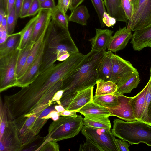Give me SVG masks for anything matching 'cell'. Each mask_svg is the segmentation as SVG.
I'll return each mask as SVG.
<instances>
[{"instance_id": "obj_1", "label": "cell", "mask_w": 151, "mask_h": 151, "mask_svg": "<svg viewBox=\"0 0 151 151\" xmlns=\"http://www.w3.org/2000/svg\"><path fill=\"white\" fill-rule=\"evenodd\" d=\"M44 42L40 73L53 65L56 61H63L71 55L79 52L68 29L62 27L52 19L46 31Z\"/></svg>"}, {"instance_id": "obj_2", "label": "cell", "mask_w": 151, "mask_h": 151, "mask_svg": "<svg viewBox=\"0 0 151 151\" xmlns=\"http://www.w3.org/2000/svg\"><path fill=\"white\" fill-rule=\"evenodd\" d=\"M105 52L91 50L84 55L76 68L63 80L62 96L74 94L96 84L99 67Z\"/></svg>"}, {"instance_id": "obj_3", "label": "cell", "mask_w": 151, "mask_h": 151, "mask_svg": "<svg viewBox=\"0 0 151 151\" xmlns=\"http://www.w3.org/2000/svg\"><path fill=\"white\" fill-rule=\"evenodd\" d=\"M111 132L114 136L131 144L142 142L151 146V126L140 120L127 122L114 119Z\"/></svg>"}, {"instance_id": "obj_4", "label": "cell", "mask_w": 151, "mask_h": 151, "mask_svg": "<svg viewBox=\"0 0 151 151\" xmlns=\"http://www.w3.org/2000/svg\"><path fill=\"white\" fill-rule=\"evenodd\" d=\"M51 111V109L48 107L39 113L19 117L13 120L19 139L24 147L38 138L39 133L48 119L44 117Z\"/></svg>"}, {"instance_id": "obj_5", "label": "cell", "mask_w": 151, "mask_h": 151, "mask_svg": "<svg viewBox=\"0 0 151 151\" xmlns=\"http://www.w3.org/2000/svg\"><path fill=\"white\" fill-rule=\"evenodd\" d=\"M83 118L80 115L76 117L62 116L50 124L48 134L44 138L41 148L50 141L57 142L73 137L78 134L83 126Z\"/></svg>"}, {"instance_id": "obj_6", "label": "cell", "mask_w": 151, "mask_h": 151, "mask_svg": "<svg viewBox=\"0 0 151 151\" xmlns=\"http://www.w3.org/2000/svg\"><path fill=\"white\" fill-rule=\"evenodd\" d=\"M20 50L18 48L0 57V92L16 87V67Z\"/></svg>"}, {"instance_id": "obj_7", "label": "cell", "mask_w": 151, "mask_h": 151, "mask_svg": "<svg viewBox=\"0 0 151 151\" xmlns=\"http://www.w3.org/2000/svg\"><path fill=\"white\" fill-rule=\"evenodd\" d=\"M81 132L86 138L91 140L101 151H118L114 141V136L110 129L83 126Z\"/></svg>"}, {"instance_id": "obj_8", "label": "cell", "mask_w": 151, "mask_h": 151, "mask_svg": "<svg viewBox=\"0 0 151 151\" xmlns=\"http://www.w3.org/2000/svg\"><path fill=\"white\" fill-rule=\"evenodd\" d=\"M151 24V0H138L137 6L129 20L127 28L135 31Z\"/></svg>"}, {"instance_id": "obj_9", "label": "cell", "mask_w": 151, "mask_h": 151, "mask_svg": "<svg viewBox=\"0 0 151 151\" xmlns=\"http://www.w3.org/2000/svg\"><path fill=\"white\" fill-rule=\"evenodd\" d=\"M18 137L14 120L9 119L0 136V151H20L24 148Z\"/></svg>"}, {"instance_id": "obj_10", "label": "cell", "mask_w": 151, "mask_h": 151, "mask_svg": "<svg viewBox=\"0 0 151 151\" xmlns=\"http://www.w3.org/2000/svg\"><path fill=\"white\" fill-rule=\"evenodd\" d=\"M112 71L110 79L116 84L121 82L130 74L138 72L130 62L117 55H112Z\"/></svg>"}, {"instance_id": "obj_11", "label": "cell", "mask_w": 151, "mask_h": 151, "mask_svg": "<svg viewBox=\"0 0 151 151\" xmlns=\"http://www.w3.org/2000/svg\"><path fill=\"white\" fill-rule=\"evenodd\" d=\"M93 86L78 91L73 97L60 101V104L67 110L78 112L82 107L93 101Z\"/></svg>"}, {"instance_id": "obj_12", "label": "cell", "mask_w": 151, "mask_h": 151, "mask_svg": "<svg viewBox=\"0 0 151 151\" xmlns=\"http://www.w3.org/2000/svg\"><path fill=\"white\" fill-rule=\"evenodd\" d=\"M118 94V103L116 106L112 108L106 107L110 112V116H117L127 122L136 120L131 104L132 97Z\"/></svg>"}, {"instance_id": "obj_13", "label": "cell", "mask_w": 151, "mask_h": 151, "mask_svg": "<svg viewBox=\"0 0 151 151\" xmlns=\"http://www.w3.org/2000/svg\"><path fill=\"white\" fill-rule=\"evenodd\" d=\"M44 46V40L40 51L35 59L21 76L17 79L16 87L21 88L30 84L37 77L42 63Z\"/></svg>"}, {"instance_id": "obj_14", "label": "cell", "mask_w": 151, "mask_h": 151, "mask_svg": "<svg viewBox=\"0 0 151 151\" xmlns=\"http://www.w3.org/2000/svg\"><path fill=\"white\" fill-rule=\"evenodd\" d=\"M131 31L126 27L120 28L111 37L107 46L108 50L116 52L124 49L132 37Z\"/></svg>"}, {"instance_id": "obj_15", "label": "cell", "mask_w": 151, "mask_h": 151, "mask_svg": "<svg viewBox=\"0 0 151 151\" xmlns=\"http://www.w3.org/2000/svg\"><path fill=\"white\" fill-rule=\"evenodd\" d=\"M130 42L135 51H140L145 47H151V24L134 31Z\"/></svg>"}, {"instance_id": "obj_16", "label": "cell", "mask_w": 151, "mask_h": 151, "mask_svg": "<svg viewBox=\"0 0 151 151\" xmlns=\"http://www.w3.org/2000/svg\"><path fill=\"white\" fill-rule=\"evenodd\" d=\"M96 31L95 36L90 39L92 46L91 50L106 51L114 31L108 29L96 28Z\"/></svg>"}, {"instance_id": "obj_17", "label": "cell", "mask_w": 151, "mask_h": 151, "mask_svg": "<svg viewBox=\"0 0 151 151\" xmlns=\"http://www.w3.org/2000/svg\"><path fill=\"white\" fill-rule=\"evenodd\" d=\"M39 17L35 23L32 42H35L47 29L51 20V11L42 9L38 12Z\"/></svg>"}, {"instance_id": "obj_18", "label": "cell", "mask_w": 151, "mask_h": 151, "mask_svg": "<svg viewBox=\"0 0 151 151\" xmlns=\"http://www.w3.org/2000/svg\"><path fill=\"white\" fill-rule=\"evenodd\" d=\"M84 117H105L110 116L111 113L107 108L93 101L87 104L78 111Z\"/></svg>"}, {"instance_id": "obj_19", "label": "cell", "mask_w": 151, "mask_h": 151, "mask_svg": "<svg viewBox=\"0 0 151 151\" xmlns=\"http://www.w3.org/2000/svg\"><path fill=\"white\" fill-rule=\"evenodd\" d=\"M107 13L116 21L128 23V19L123 9L121 0H104Z\"/></svg>"}, {"instance_id": "obj_20", "label": "cell", "mask_w": 151, "mask_h": 151, "mask_svg": "<svg viewBox=\"0 0 151 151\" xmlns=\"http://www.w3.org/2000/svg\"><path fill=\"white\" fill-rule=\"evenodd\" d=\"M140 80L138 72L132 73L116 84L117 89L116 92L121 94L130 93L133 89L137 87Z\"/></svg>"}, {"instance_id": "obj_21", "label": "cell", "mask_w": 151, "mask_h": 151, "mask_svg": "<svg viewBox=\"0 0 151 151\" xmlns=\"http://www.w3.org/2000/svg\"><path fill=\"white\" fill-rule=\"evenodd\" d=\"M110 51L105 52L103 58L99 67L97 73V80H110L112 71V55Z\"/></svg>"}, {"instance_id": "obj_22", "label": "cell", "mask_w": 151, "mask_h": 151, "mask_svg": "<svg viewBox=\"0 0 151 151\" xmlns=\"http://www.w3.org/2000/svg\"><path fill=\"white\" fill-rule=\"evenodd\" d=\"M39 17V14L32 18L24 28L20 32L21 39L18 49L21 50L32 42L35 26Z\"/></svg>"}, {"instance_id": "obj_23", "label": "cell", "mask_w": 151, "mask_h": 151, "mask_svg": "<svg viewBox=\"0 0 151 151\" xmlns=\"http://www.w3.org/2000/svg\"><path fill=\"white\" fill-rule=\"evenodd\" d=\"M21 39L20 32L8 35L5 41L0 44V57L17 49Z\"/></svg>"}, {"instance_id": "obj_24", "label": "cell", "mask_w": 151, "mask_h": 151, "mask_svg": "<svg viewBox=\"0 0 151 151\" xmlns=\"http://www.w3.org/2000/svg\"><path fill=\"white\" fill-rule=\"evenodd\" d=\"M147 88V83L140 92L134 96L132 97L131 104L133 108L134 116L137 120H140L141 119Z\"/></svg>"}, {"instance_id": "obj_25", "label": "cell", "mask_w": 151, "mask_h": 151, "mask_svg": "<svg viewBox=\"0 0 151 151\" xmlns=\"http://www.w3.org/2000/svg\"><path fill=\"white\" fill-rule=\"evenodd\" d=\"M46 31L44 32L35 42L29 55L26 63L18 76L17 79L20 77L25 73L35 59L43 44Z\"/></svg>"}, {"instance_id": "obj_26", "label": "cell", "mask_w": 151, "mask_h": 151, "mask_svg": "<svg viewBox=\"0 0 151 151\" xmlns=\"http://www.w3.org/2000/svg\"><path fill=\"white\" fill-rule=\"evenodd\" d=\"M96 89L95 95L103 96L113 94L116 92L117 86L115 83L110 81L98 79L96 82Z\"/></svg>"}, {"instance_id": "obj_27", "label": "cell", "mask_w": 151, "mask_h": 151, "mask_svg": "<svg viewBox=\"0 0 151 151\" xmlns=\"http://www.w3.org/2000/svg\"><path fill=\"white\" fill-rule=\"evenodd\" d=\"M90 17L88 11L84 5H81L71 12L69 16V21L78 23L83 26L86 25L87 21Z\"/></svg>"}, {"instance_id": "obj_28", "label": "cell", "mask_w": 151, "mask_h": 151, "mask_svg": "<svg viewBox=\"0 0 151 151\" xmlns=\"http://www.w3.org/2000/svg\"><path fill=\"white\" fill-rule=\"evenodd\" d=\"M109 117H85L83 119V125L96 128L110 129L111 124Z\"/></svg>"}, {"instance_id": "obj_29", "label": "cell", "mask_w": 151, "mask_h": 151, "mask_svg": "<svg viewBox=\"0 0 151 151\" xmlns=\"http://www.w3.org/2000/svg\"><path fill=\"white\" fill-rule=\"evenodd\" d=\"M118 95L116 92L111 94L103 96L94 95L93 97V101L100 105L106 108H114L118 103Z\"/></svg>"}, {"instance_id": "obj_30", "label": "cell", "mask_w": 151, "mask_h": 151, "mask_svg": "<svg viewBox=\"0 0 151 151\" xmlns=\"http://www.w3.org/2000/svg\"><path fill=\"white\" fill-rule=\"evenodd\" d=\"M148 88L146 95L143 110L140 120L151 126V78L147 83Z\"/></svg>"}, {"instance_id": "obj_31", "label": "cell", "mask_w": 151, "mask_h": 151, "mask_svg": "<svg viewBox=\"0 0 151 151\" xmlns=\"http://www.w3.org/2000/svg\"><path fill=\"white\" fill-rule=\"evenodd\" d=\"M35 43L32 42L23 49L20 50L17 64V78L18 76L25 66L29 55Z\"/></svg>"}, {"instance_id": "obj_32", "label": "cell", "mask_w": 151, "mask_h": 151, "mask_svg": "<svg viewBox=\"0 0 151 151\" xmlns=\"http://www.w3.org/2000/svg\"><path fill=\"white\" fill-rule=\"evenodd\" d=\"M51 19L55 20L64 28L68 29L69 16L56 6L53 10L51 11Z\"/></svg>"}, {"instance_id": "obj_33", "label": "cell", "mask_w": 151, "mask_h": 151, "mask_svg": "<svg viewBox=\"0 0 151 151\" xmlns=\"http://www.w3.org/2000/svg\"><path fill=\"white\" fill-rule=\"evenodd\" d=\"M99 18L102 27L105 26L103 24L102 19L103 14L106 12L104 1L103 0H91Z\"/></svg>"}, {"instance_id": "obj_34", "label": "cell", "mask_w": 151, "mask_h": 151, "mask_svg": "<svg viewBox=\"0 0 151 151\" xmlns=\"http://www.w3.org/2000/svg\"><path fill=\"white\" fill-rule=\"evenodd\" d=\"M17 22L14 6L11 11L7 14V27L8 35L13 34L14 30Z\"/></svg>"}, {"instance_id": "obj_35", "label": "cell", "mask_w": 151, "mask_h": 151, "mask_svg": "<svg viewBox=\"0 0 151 151\" xmlns=\"http://www.w3.org/2000/svg\"><path fill=\"white\" fill-rule=\"evenodd\" d=\"M79 151H101L96 145L87 138H86V141L83 144L80 145Z\"/></svg>"}, {"instance_id": "obj_36", "label": "cell", "mask_w": 151, "mask_h": 151, "mask_svg": "<svg viewBox=\"0 0 151 151\" xmlns=\"http://www.w3.org/2000/svg\"><path fill=\"white\" fill-rule=\"evenodd\" d=\"M121 1L123 9L128 20H129L133 14V6L130 0H121Z\"/></svg>"}, {"instance_id": "obj_37", "label": "cell", "mask_w": 151, "mask_h": 151, "mask_svg": "<svg viewBox=\"0 0 151 151\" xmlns=\"http://www.w3.org/2000/svg\"><path fill=\"white\" fill-rule=\"evenodd\" d=\"M32 0H24L21 9L20 17L23 18L27 17Z\"/></svg>"}, {"instance_id": "obj_38", "label": "cell", "mask_w": 151, "mask_h": 151, "mask_svg": "<svg viewBox=\"0 0 151 151\" xmlns=\"http://www.w3.org/2000/svg\"><path fill=\"white\" fill-rule=\"evenodd\" d=\"M40 10V3L38 0H32L27 17L34 16Z\"/></svg>"}, {"instance_id": "obj_39", "label": "cell", "mask_w": 151, "mask_h": 151, "mask_svg": "<svg viewBox=\"0 0 151 151\" xmlns=\"http://www.w3.org/2000/svg\"><path fill=\"white\" fill-rule=\"evenodd\" d=\"M102 21L104 25L108 27L114 26L116 21L115 18L111 16L106 12H104L103 14Z\"/></svg>"}, {"instance_id": "obj_40", "label": "cell", "mask_w": 151, "mask_h": 151, "mask_svg": "<svg viewBox=\"0 0 151 151\" xmlns=\"http://www.w3.org/2000/svg\"><path fill=\"white\" fill-rule=\"evenodd\" d=\"M114 141L118 151H129V145L126 141L120 139H117L115 137Z\"/></svg>"}, {"instance_id": "obj_41", "label": "cell", "mask_w": 151, "mask_h": 151, "mask_svg": "<svg viewBox=\"0 0 151 151\" xmlns=\"http://www.w3.org/2000/svg\"><path fill=\"white\" fill-rule=\"evenodd\" d=\"M40 150L59 151V146L56 142L50 141L42 147Z\"/></svg>"}, {"instance_id": "obj_42", "label": "cell", "mask_w": 151, "mask_h": 151, "mask_svg": "<svg viewBox=\"0 0 151 151\" xmlns=\"http://www.w3.org/2000/svg\"><path fill=\"white\" fill-rule=\"evenodd\" d=\"M54 0H46L40 3V10L42 9L53 10L56 7Z\"/></svg>"}, {"instance_id": "obj_43", "label": "cell", "mask_w": 151, "mask_h": 151, "mask_svg": "<svg viewBox=\"0 0 151 151\" xmlns=\"http://www.w3.org/2000/svg\"><path fill=\"white\" fill-rule=\"evenodd\" d=\"M70 0H58L57 7L64 13H66L69 9Z\"/></svg>"}, {"instance_id": "obj_44", "label": "cell", "mask_w": 151, "mask_h": 151, "mask_svg": "<svg viewBox=\"0 0 151 151\" xmlns=\"http://www.w3.org/2000/svg\"><path fill=\"white\" fill-rule=\"evenodd\" d=\"M24 0H16L14 8L16 14L17 20L20 17V12Z\"/></svg>"}, {"instance_id": "obj_45", "label": "cell", "mask_w": 151, "mask_h": 151, "mask_svg": "<svg viewBox=\"0 0 151 151\" xmlns=\"http://www.w3.org/2000/svg\"><path fill=\"white\" fill-rule=\"evenodd\" d=\"M84 0H70L69 9L71 12L77 8Z\"/></svg>"}, {"instance_id": "obj_46", "label": "cell", "mask_w": 151, "mask_h": 151, "mask_svg": "<svg viewBox=\"0 0 151 151\" xmlns=\"http://www.w3.org/2000/svg\"><path fill=\"white\" fill-rule=\"evenodd\" d=\"M64 91V90H61L58 91L55 94L52 99L53 104L56 102L59 105L60 104V100L62 97Z\"/></svg>"}, {"instance_id": "obj_47", "label": "cell", "mask_w": 151, "mask_h": 151, "mask_svg": "<svg viewBox=\"0 0 151 151\" xmlns=\"http://www.w3.org/2000/svg\"><path fill=\"white\" fill-rule=\"evenodd\" d=\"M76 112L67 110H65L64 111L59 113V116H66L73 117H76L78 115L76 114Z\"/></svg>"}, {"instance_id": "obj_48", "label": "cell", "mask_w": 151, "mask_h": 151, "mask_svg": "<svg viewBox=\"0 0 151 151\" xmlns=\"http://www.w3.org/2000/svg\"><path fill=\"white\" fill-rule=\"evenodd\" d=\"M8 35L7 31L0 26V44L5 41Z\"/></svg>"}, {"instance_id": "obj_49", "label": "cell", "mask_w": 151, "mask_h": 151, "mask_svg": "<svg viewBox=\"0 0 151 151\" xmlns=\"http://www.w3.org/2000/svg\"><path fill=\"white\" fill-rule=\"evenodd\" d=\"M58 113L56 111H51L47 116L44 117L46 119H48L51 118L53 121L58 120L59 118Z\"/></svg>"}, {"instance_id": "obj_50", "label": "cell", "mask_w": 151, "mask_h": 151, "mask_svg": "<svg viewBox=\"0 0 151 151\" xmlns=\"http://www.w3.org/2000/svg\"><path fill=\"white\" fill-rule=\"evenodd\" d=\"M6 14L4 8L3 0H0V24L4 15Z\"/></svg>"}, {"instance_id": "obj_51", "label": "cell", "mask_w": 151, "mask_h": 151, "mask_svg": "<svg viewBox=\"0 0 151 151\" xmlns=\"http://www.w3.org/2000/svg\"><path fill=\"white\" fill-rule=\"evenodd\" d=\"M16 0H8L6 13H9L14 6Z\"/></svg>"}, {"instance_id": "obj_52", "label": "cell", "mask_w": 151, "mask_h": 151, "mask_svg": "<svg viewBox=\"0 0 151 151\" xmlns=\"http://www.w3.org/2000/svg\"><path fill=\"white\" fill-rule=\"evenodd\" d=\"M7 15L6 14L4 17L0 26H1L4 29L7 31Z\"/></svg>"}, {"instance_id": "obj_53", "label": "cell", "mask_w": 151, "mask_h": 151, "mask_svg": "<svg viewBox=\"0 0 151 151\" xmlns=\"http://www.w3.org/2000/svg\"><path fill=\"white\" fill-rule=\"evenodd\" d=\"M55 108L58 113L62 112L65 110L64 108L61 104L55 106Z\"/></svg>"}, {"instance_id": "obj_54", "label": "cell", "mask_w": 151, "mask_h": 151, "mask_svg": "<svg viewBox=\"0 0 151 151\" xmlns=\"http://www.w3.org/2000/svg\"><path fill=\"white\" fill-rule=\"evenodd\" d=\"M134 8V10L137 6L138 0H130Z\"/></svg>"}, {"instance_id": "obj_55", "label": "cell", "mask_w": 151, "mask_h": 151, "mask_svg": "<svg viewBox=\"0 0 151 151\" xmlns=\"http://www.w3.org/2000/svg\"><path fill=\"white\" fill-rule=\"evenodd\" d=\"M4 8L6 12L8 0H3Z\"/></svg>"}, {"instance_id": "obj_56", "label": "cell", "mask_w": 151, "mask_h": 151, "mask_svg": "<svg viewBox=\"0 0 151 151\" xmlns=\"http://www.w3.org/2000/svg\"><path fill=\"white\" fill-rule=\"evenodd\" d=\"M40 3L43 2L46 0H38Z\"/></svg>"}, {"instance_id": "obj_57", "label": "cell", "mask_w": 151, "mask_h": 151, "mask_svg": "<svg viewBox=\"0 0 151 151\" xmlns=\"http://www.w3.org/2000/svg\"><path fill=\"white\" fill-rule=\"evenodd\" d=\"M150 78H151V68L150 70Z\"/></svg>"}, {"instance_id": "obj_58", "label": "cell", "mask_w": 151, "mask_h": 151, "mask_svg": "<svg viewBox=\"0 0 151 151\" xmlns=\"http://www.w3.org/2000/svg\"></svg>"}]
</instances>
